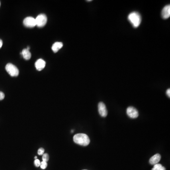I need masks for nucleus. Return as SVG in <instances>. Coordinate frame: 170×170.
I'll return each instance as SVG.
<instances>
[{"mask_svg":"<svg viewBox=\"0 0 170 170\" xmlns=\"http://www.w3.org/2000/svg\"><path fill=\"white\" fill-rule=\"evenodd\" d=\"M73 141L76 144L82 146H87L90 141L88 136L83 133L75 135L73 137Z\"/></svg>","mask_w":170,"mask_h":170,"instance_id":"nucleus-1","label":"nucleus"},{"mask_svg":"<svg viewBox=\"0 0 170 170\" xmlns=\"http://www.w3.org/2000/svg\"><path fill=\"white\" fill-rule=\"evenodd\" d=\"M45 64L46 63L44 60H43L42 59H39L37 60L36 62L35 66L37 70L40 71L44 69V68L45 67Z\"/></svg>","mask_w":170,"mask_h":170,"instance_id":"nucleus-9","label":"nucleus"},{"mask_svg":"<svg viewBox=\"0 0 170 170\" xmlns=\"http://www.w3.org/2000/svg\"><path fill=\"white\" fill-rule=\"evenodd\" d=\"M152 170H166L165 168L163 167L162 165L157 163L156 165H154V167L153 168Z\"/></svg>","mask_w":170,"mask_h":170,"instance_id":"nucleus-13","label":"nucleus"},{"mask_svg":"<svg viewBox=\"0 0 170 170\" xmlns=\"http://www.w3.org/2000/svg\"><path fill=\"white\" fill-rule=\"evenodd\" d=\"M98 108L99 114L102 117H105L107 116L108 112H107L106 107L104 103H103V102H100L98 104Z\"/></svg>","mask_w":170,"mask_h":170,"instance_id":"nucleus-7","label":"nucleus"},{"mask_svg":"<svg viewBox=\"0 0 170 170\" xmlns=\"http://www.w3.org/2000/svg\"><path fill=\"white\" fill-rule=\"evenodd\" d=\"M162 18L163 19H167L170 16V5L165 6L162 11Z\"/></svg>","mask_w":170,"mask_h":170,"instance_id":"nucleus-8","label":"nucleus"},{"mask_svg":"<svg viewBox=\"0 0 170 170\" xmlns=\"http://www.w3.org/2000/svg\"><path fill=\"white\" fill-rule=\"evenodd\" d=\"M21 54H22L24 58L26 60H29L31 57V54L30 53L29 50L27 49H24L23 50Z\"/></svg>","mask_w":170,"mask_h":170,"instance_id":"nucleus-12","label":"nucleus"},{"mask_svg":"<svg viewBox=\"0 0 170 170\" xmlns=\"http://www.w3.org/2000/svg\"><path fill=\"white\" fill-rule=\"evenodd\" d=\"M0 6H1V3H0Z\"/></svg>","mask_w":170,"mask_h":170,"instance_id":"nucleus-23","label":"nucleus"},{"mask_svg":"<svg viewBox=\"0 0 170 170\" xmlns=\"http://www.w3.org/2000/svg\"></svg>","mask_w":170,"mask_h":170,"instance_id":"nucleus-24","label":"nucleus"},{"mask_svg":"<svg viewBox=\"0 0 170 170\" xmlns=\"http://www.w3.org/2000/svg\"><path fill=\"white\" fill-rule=\"evenodd\" d=\"M49 156L48 154L46 153V154H44L42 155V161L47 162L49 160Z\"/></svg>","mask_w":170,"mask_h":170,"instance_id":"nucleus-14","label":"nucleus"},{"mask_svg":"<svg viewBox=\"0 0 170 170\" xmlns=\"http://www.w3.org/2000/svg\"><path fill=\"white\" fill-rule=\"evenodd\" d=\"M3 41H2L1 39H0V49L1 48V47H2V46H3Z\"/></svg>","mask_w":170,"mask_h":170,"instance_id":"nucleus-20","label":"nucleus"},{"mask_svg":"<svg viewBox=\"0 0 170 170\" xmlns=\"http://www.w3.org/2000/svg\"><path fill=\"white\" fill-rule=\"evenodd\" d=\"M35 21L36 26L39 28H42L46 25L47 21V18L45 14H40L35 19Z\"/></svg>","mask_w":170,"mask_h":170,"instance_id":"nucleus-4","label":"nucleus"},{"mask_svg":"<svg viewBox=\"0 0 170 170\" xmlns=\"http://www.w3.org/2000/svg\"><path fill=\"white\" fill-rule=\"evenodd\" d=\"M5 69L11 77H17L19 74V70L17 67L11 63H8L6 66Z\"/></svg>","mask_w":170,"mask_h":170,"instance_id":"nucleus-3","label":"nucleus"},{"mask_svg":"<svg viewBox=\"0 0 170 170\" xmlns=\"http://www.w3.org/2000/svg\"><path fill=\"white\" fill-rule=\"evenodd\" d=\"M5 95L3 92L0 91V100H2L4 99Z\"/></svg>","mask_w":170,"mask_h":170,"instance_id":"nucleus-18","label":"nucleus"},{"mask_svg":"<svg viewBox=\"0 0 170 170\" xmlns=\"http://www.w3.org/2000/svg\"><path fill=\"white\" fill-rule=\"evenodd\" d=\"M40 167L41 168V169H45L47 166V162H44V161H42L40 163Z\"/></svg>","mask_w":170,"mask_h":170,"instance_id":"nucleus-15","label":"nucleus"},{"mask_svg":"<svg viewBox=\"0 0 170 170\" xmlns=\"http://www.w3.org/2000/svg\"><path fill=\"white\" fill-rule=\"evenodd\" d=\"M128 19L135 28L139 27L141 22V16L139 13L137 12L130 13L128 16Z\"/></svg>","mask_w":170,"mask_h":170,"instance_id":"nucleus-2","label":"nucleus"},{"mask_svg":"<svg viewBox=\"0 0 170 170\" xmlns=\"http://www.w3.org/2000/svg\"><path fill=\"white\" fill-rule=\"evenodd\" d=\"M44 148H39V150H38V154H39V155H42L44 154Z\"/></svg>","mask_w":170,"mask_h":170,"instance_id":"nucleus-17","label":"nucleus"},{"mask_svg":"<svg viewBox=\"0 0 170 170\" xmlns=\"http://www.w3.org/2000/svg\"><path fill=\"white\" fill-rule=\"evenodd\" d=\"M161 159V156L159 154H156L151 157L149 160V163L152 165H155L159 163Z\"/></svg>","mask_w":170,"mask_h":170,"instance_id":"nucleus-10","label":"nucleus"},{"mask_svg":"<svg viewBox=\"0 0 170 170\" xmlns=\"http://www.w3.org/2000/svg\"><path fill=\"white\" fill-rule=\"evenodd\" d=\"M166 94L170 98V89H168L166 91Z\"/></svg>","mask_w":170,"mask_h":170,"instance_id":"nucleus-19","label":"nucleus"},{"mask_svg":"<svg viewBox=\"0 0 170 170\" xmlns=\"http://www.w3.org/2000/svg\"><path fill=\"white\" fill-rule=\"evenodd\" d=\"M92 1V0H88V1Z\"/></svg>","mask_w":170,"mask_h":170,"instance_id":"nucleus-21","label":"nucleus"},{"mask_svg":"<svg viewBox=\"0 0 170 170\" xmlns=\"http://www.w3.org/2000/svg\"><path fill=\"white\" fill-rule=\"evenodd\" d=\"M35 158L36 159H37V156H35Z\"/></svg>","mask_w":170,"mask_h":170,"instance_id":"nucleus-22","label":"nucleus"},{"mask_svg":"<svg viewBox=\"0 0 170 170\" xmlns=\"http://www.w3.org/2000/svg\"><path fill=\"white\" fill-rule=\"evenodd\" d=\"M24 25L27 28H33L36 26L35 19L32 17H28L23 21Z\"/></svg>","mask_w":170,"mask_h":170,"instance_id":"nucleus-5","label":"nucleus"},{"mask_svg":"<svg viewBox=\"0 0 170 170\" xmlns=\"http://www.w3.org/2000/svg\"><path fill=\"white\" fill-rule=\"evenodd\" d=\"M127 114L130 118L132 119L137 118L139 116V112L134 107L130 106L127 109Z\"/></svg>","mask_w":170,"mask_h":170,"instance_id":"nucleus-6","label":"nucleus"},{"mask_svg":"<svg viewBox=\"0 0 170 170\" xmlns=\"http://www.w3.org/2000/svg\"><path fill=\"white\" fill-rule=\"evenodd\" d=\"M40 163H41V162H40V161L39 159H36L34 163L35 165V166L36 167H39V166H40Z\"/></svg>","mask_w":170,"mask_h":170,"instance_id":"nucleus-16","label":"nucleus"},{"mask_svg":"<svg viewBox=\"0 0 170 170\" xmlns=\"http://www.w3.org/2000/svg\"><path fill=\"white\" fill-rule=\"evenodd\" d=\"M63 46V44L62 42H55L52 47V49L54 52H57Z\"/></svg>","mask_w":170,"mask_h":170,"instance_id":"nucleus-11","label":"nucleus"}]
</instances>
